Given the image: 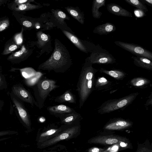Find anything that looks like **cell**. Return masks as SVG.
Returning a JSON list of instances; mask_svg holds the SVG:
<instances>
[{
    "mask_svg": "<svg viewBox=\"0 0 152 152\" xmlns=\"http://www.w3.org/2000/svg\"><path fill=\"white\" fill-rule=\"evenodd\" d=\"M88 57L80 71L76 90L79 97V107L81 109L92 91H94L95 74L98 70L92 66Z\"/></svg>",
    "mask_w": 152,
    "mask_h": 152,
    "instance_id": "1",
    "label": "cell"
},
{
    "mask_svg": "<svg viewBox=\"0 0 152 152\" xmlns=\"http://www.w3.org/2000/svg\"><path fill=\"white\" fill-rule=\"evenodd\" d=\"M72 61L65 48L60 43L55 42L53 53L48 59L38 67L43 70L54 71L56 73H64L71 66Z\"/></svg>",
    "mask_w": 152,
    "mask_h": 152,
    "instance_id": "2",
    "label": "cell"
},
{
    "mask_svg": "<svg viewBox=\"0 0 152 152\" xmlns=\"http://www.w3.org/2000/svg\"><path fill=\"white\" fill-rule=\"evenodd\" d=\"M56 82L54 80L42 77L34 86V95L39 109L43 107L45 100L50 93L59 87V86L56 85Z\"/></svg>",
    "mask_w": 152,
    "mask_h": 152,
    "instance_id": "3",
    "label": "cell"
},
{
    "mask_svg": "<svg viewBox=\"0 0 152 152\" xmlns=\"http://www.w3.org/2000/svg\"><path fill=\"white\" fill-rule=\"evenodd\" d=\"M139 94L138 92L134 93L120 98L106 101L99 108L97 112L100 114H104L123 109L131 104Z\"/></svg>",
    "mask_w": 152,
    "mask_h": 152,
    "instance_id": "4",
    "label": "cell"
},
{
    "mask_svg": "<svg viewBox=\"0 0 152 152\" xmlns=\"http://www.w3.org/2000/svg\"><path fill=\"white\" fill-rule=\"evenodd\" d=\"M64 130L53 138L37 143L38 148L42 149L53 145L64 140H68L77 136L80 129V121L71 124L65 125Z\"/></svg>",
    "mask_w": 152,
    "mask_h": 152,
    "instance_id": "5",
    "label": "cell"
},
{
    "mask_svg": "<svg viewBox=\"0 0 152 152\" xmlns=\"http://www.w3.org/2000/svg\"><path fill=\"white\" fill-rule=\"evenodd\" d=\"M88 57L93 64H108L116 62V59L113 55L99 45L95 46Z\"/></svg>",
    "mask_w": 152,
    "mask_h": 152,
    "instance_id": "6",
    "label": "cell"
},
{
    "mask_svg": "<svg viewBox=\"0 0 152 152\" xmlns=\"http://www.w3.org/2000/svg\"><path fill=\"white\" fill-rule=\"evenodd\" d=\"M117 45L135 55L143 57L152 60V53L143 47L132 43L116 41L114 42Z\"/></svg>",
    "mask_w": 152,
    "mask_h": 152,
    "instance_id": "7",
    "label": "cell"
},
{
    "mask_svg": "<svg viewBox=\"0 0 152 152\" xmlns=\"http://www.w3.org/2000/svg\"><path fill=\"white\" fill-rule=\"evenodd\" d=\"M10 95L11 99L16 107L22 122L26 128H30L31 122L30 116L28 110L19 99L11 93H10Z\"/></svg>",
    "mask_w": 152,
    "mask_h": 152,
    "instance_id": "8",
    "label": "cell"
},
{
    "mask_svg": "<svg viewBox=\"0 0 152 152\" xmlns=\"http://www.w3.org/2000/svg\"><path fill=\"white\" fill-rule=\"evenodd\" d=\"M11 90V93L21 101L29 103L33 106L35 105L38 107V104L33 96L22 84L14 85L12 87Z\"/></svg>",
    "mask_w": 152,
    "mask_h": 152,
    "instance_id": "9",
    "label": "cell"
},
{
    "mask_svg": "<svg viewBox=\"0 0 152 152\" xmlns=\"http://www.w3.org/2000/svg\"><path fill=\"white\" fill-rule=\"evenodd\" d=\"M65 125H62L60 127L54 125H51L47 128L46 131L41 133L38 135L37 143H40L50 140L58 135L64 129Z\"/></svg>",
    "mask_w": 152,
    "mask_h": 152,
    "instance_id": "10",
    "label": "cell"
},
{
    "mask_svg": "<svg viewBox=\"0 0 152 152\" xmlns=\"http://www.w3.org/2000/svg\"><path fill=\"white\" fill-rule=\"evenodd\" d=\"M118 83L109 80L103 76L96 78L94 91H105L110 90Z\"/></svg>",
    "mask_w": 152,
    "mask_h": 152,
    "instance_id": "11",
    "label": "cell"
},
{
    "mask_svg": "<svg viewBox=\"0 0 152 152\" xmlns=\"http://www.w3.org/2000/svg\"><path fill=\"white\" fill-rule=\"evenodd\" d=\"M47 110L50 114L57 117L63 114L76 112L73 108L64 104L50 106Z\"/></svg>",
    "mask_w": 152,
    "mask_h": 152,
    "instance_id": "12",
    "label": "cell"
},
{
    "mask_svg": "<svg viewBox=\"0 0 152 152\" xmlns=\"http://www.w3.org/2000/svg\"><path fill=\"white\" fill-rule=\"evenodd\" d=\"M107 8L109 12L116 15L129 17L132 16V14L129 11L115 3L108 4Z\"/></svg>",
    "mask_w": 152,
    "mask_h": 152,
    "instance_id": "13",
    "label": "cell"
},
{
    "mask_svg": "<svg viewBox=\"0 0 152 152\" xmlns=\"http://www.w3.org/2000/svg\"><path fill=\"white\" fill-rule=\"evenodd\" d=\"M58 118H60L61 123L65 125L71 124L80 122L82 118L80 114L76 111L62 115Z\"/></svg>",
    "mask_w": 152,
    "mask_h": 152,
    "instance_id": "14",
    "label": "cell"
},
{
    "mask_svg": "<svg viewBox=\"0 0 152 152\" xmlns=\"http://www.w3.org/2000/svg\"><path fill=\"white\" fill-rule=\"evenodd\" d=\"M132 123L122 118H117L112 121L105 127L108 130H118L125 128L131 126Z\"/></svg>",
    "mask_w": 152,
    "mask_h": 152,
    "instance_id": "15",
    "label": "cell"
},
{
    "mask_svg": "<svg viewBox=\"0 0 152 152\" xmlns=\"http://www.w3.org/2000/svg\"><path fill=\"white\" fill-rule=\"evenodd\" d=\"M116 29L115 25L111 23L107 22L96 26L93 32L100 35H107L114 32Z\"/></svg>",
    "mask_w": 152,
    "mask_h": 152,
    "instance_id": "16",
    "label": "cell"
},
{
    "mask_svg": "<svg viewBox=\"0 0 152 152\" xmlns=\"http://www.w3.org/2000/svg\"><path fill=\"white\" fill-rule=\"evenodd\" d=\"M71 91V89L67 90L62 94L56 97L54 99V101L59 103L66 102L75 104L76 96Z\"/></svg>",
    "mask_w": 152,
    "mask_h": 152,
    "instance_id": "17",
    "label": "cell"
},
{
    "mask_svg": "<svg viewBox=\"0 0 152 152\" xmlns=\"http://www.w3.org/2000/svg\"><path fill=\"white\" fill-rule=\"evenodd\" d=\"M131 58L133 59L134 65L148 70H152V61L148 58L141 56H132Z\"/></svg>",
    "mask_w": 152,
    "mask_h": 152,
    "instance_id": "18",
    "label": "cell"
},
{
    "mask_svg": "<svg viewBox=\"0 0 152 152\" xmlns=\"http://www.w3.org/2000/svg\"><path fill=\"white\" fill-rule=\"evenodd\" d=\"M151 83V81L142 77H135L132 79L129 82L132 86L137 88H144L148 87Z\"/></svg>",
    "mask_w": 152,
    "mask_h": 152,
    "instance_id": "19",
    "label": "cell"
},
{
    "mask_svg": "<svg viewBox=\"0 0 152 152\" xmlns=\"http://www.w3.org/2000/svg\"><path fill=\"white\" fill-rule=\"evenodd\" d=\"M99 72L109 75L118 80H123L127 75L123 71L119 69L108 70L101 68L99 70Z\"/></svg>",
    "mask_w": 152,
    "mask_h": 152,
    "instance_id": "20",
    "label": "cell"
},
{
    "mask_svg": "<svg viewBox=\"0 0 152 152\" xmlns=\"http://www.w3.org/2000/svg\"><path fill=\"white\" fill-rule=\"evenodd\" d=\"M63 32L69 40L79 49L84 52L87 53V50L86 47L77 37L66 31L63 30Z\"/></svg>",
    "mask_w": 152,
    "mask_h": 152,
    "instance_id": "21",
    "label": "cell"
},
{
    "mask_svg": "<svg viewBox=\"0 0 152 152\" xmlns=\"http://www.w3.org/2000/svg\"><path fill=\"white\" fill-rule=\"evenodd\" d=\"M105 0H94L92 7V13L93 17L95 18L99 19L102 15L99 9L105 5Z\"/></svg>",
    "mask_w": 152,
    "mask_h": 152,
    "instance_id": "22",
    "label": "cell"
},
{
    "mask_svg": "<svg viewBox=\"0 0 152 152\" xmlns=\"http://www.w3.org/2000/svg\"><path fill=\"white\" fill-rule=\"evenodd\" d=\"M68 13L74 18L76 19L82 24L84 23L83 15L77 10L71 7H67L66 8Z\"/></svg>",
    "mask_w": 152,
    "mask_h": 152,
    "instance_id": "23",
    "label": "cell"
},
{
    "mask_svg": "<svg viewBox=\"0 0 152 152\" xmlns=\"http://www.w3.org/2000/svg\"><path fill=\"white\" fill-rule=\"evenodd\" d=\"M126 2L130 5L136 7L143 12L148 11L146 6L140 0H124Z\"/></svg>",
    "mask_w": 152,
    "mask_h": 152,
    "instance_id": "24",
    "label": "cell"
},
{
    "mask_svg": "<svg viewBox=\"0 0 152 152\" xmlns=\"http://www.w3.org/2000/svg\"><path fill=\"white\" fill-rule=\"evenodd\" d=\"M43 74L39 72H37L36 74L27 80L26 83L30 86H34L42 77Z\"/></svg>",
    "mask_w": 152,
    "mask_h": 152,
    "instance_id": "25",
    "label": "cell"
},
{
    "mask_svg": "<svg viewBox=\"0 0 152 152\" xmlns=\"http://www.w3.org/2000/svg\"><path fill=\"white\" fill-rule=\"evenodd\" d=\"M53 12L56 20L60 23H63L64 20L67 19L66 14L61 11L54 10Z\"/></svg>",
    "mask_w": 152,
    "mask_h": 152,
    "instance_id": "26",
    "label": "cell"
},
{
    "mask_svg": "<svg viewBox=\"0 0 152 152\" xmlns=\"http://www.w3.org/2000/svg\"><path fill=\"white\" fill-rule=\"evenodd\" d=\"M38 44L40 46H44L48 41V37L47 35L40 31L37 34Z\"/></svg>",
    "mask_w": 152,
    "mask_h": 152,
    "instance_id": "27",
    "label": "cell"
},
{
    "mask_svg": "<svg viewBox=\"0 0 152 152\" xmlns=\"http://www.w3.org/2000/svg\"><path fill=\"white\" fill-rule=\"evenodd\" d=\"M7 85L4 76L0 73V90L6 89Z\"/></svg>",
    "mask_w": 152,
    "mask_h": 152,
    "instance_id": "28",
    "label": "cell"
},
{
    "mask_svg": "<svg viewBox=\"0 0 152 152\" xmlns=\"http://www.w3.org/2000/svg\"><path fill=\"white\" fill-rule=\"evenodd\" d=\"M40 7L38 5H36L32 4H28L27 5L25 4H21L20 5L19 7V9L20 10H26L28 8L30 9H33L38 8Z\"/></svg>",
    "mask_w": 152,
    "mask_h": 152,
    "instance_id": "29",
    "label": "cell"
},
{
    "mask_svg": "<svg viewBox=\"0 0 152 152\" xmlns=\"http://www.w3.org/2000/svg\"><path fill=\"white\" fill-rule=\"evenodd\" d=\"M119 141L116 138H108L105 140V142L106 144L111 145L118 142Z\"/></svg>",
    "mask_w": 152,
    "mask_h": 152,
    "instance_id": "30",
    "label": "cell"
},
{
    "mask_svg": "<svg viewBox=\"0 0 152 152\" xmlns=\"http://www.w3.org/2000/svg\"><path fill=\"white\" fill-rule=\"evenodd\" d=\"M140 1L144 4L145 3L148 6L152 7V0H141Z\"/></svg>",
    "mask_w": 152,
    "mask_h": 152,
    "instance_id": "31",
    "label": "cell"
},
{
    "mask_svg": "<svg viewBox=\"0 0 152 152\" xmlns=\"http://www.w3.org/2000/svg\"><path fill=\"white\" fill-rule=\"evenodd\" d=\"M23 25L27 27H31L32 25V23L28 21H24L23 23Z\"/></svg>",
    "mask_w": 152,
    "mask_h": 152,
    "instance_id": "32",
    "label": "cell"
},
{
    "mask_svg": "<svg viewBox=\"0 0 152 152\" xmlns=\"http://www.w3.org/2000/svg\"><path fill=\"white\" fill-rule=\"evenodd\" d=\"M100 151V149L97 148H94L89 149V152H99Z\"/></svg>",
    "mask_w": 152,
    "mask_h": 152,
    "instance_id": "33",
    "label": "cell"
},
{
    "mask_svg": "<svg viewBox=\"0 0 152 152\" xmlns=\"http://www.w3.org/2000/svg\"><path fill=\"white\" fill-rule=\"evenodd\" d=\"M7 24L5 23H3L0 25V31H1L5 29L7 26Z\"/></svg>",
    "mask_w": 152,
    "mask_h": 152,
    "instance_id": "34",
    "label": "cell"
},
{
    "mask_svg": "<svg viewBox=\"0 0 152 152\" xmlns=\"http://www.w3.org/2000/svg\"><path fill=\"white\" fill-rule=\"evenodd\" d=\"M17 47L16 45H11L10 46L9 50L10 51H12L15 50L17 48Z\"/></svg>",
    "mask_w": 152,
    "mask_h": 152,
    "instance_id": "35",
    "label": "cell"
},
{
    "mask_svg": "<svg viewBox=\"0 0 152 152\" xmlns=\"http://www.w3.org/2000/svg\"><path fill=\"white\" fill-rule=\"evenodd\" d=\"M23 53V52L22 51L20 50L18 52L15 53L14 56L15 57H18L21 56L22 55Z\"/></svg>",
    "mask_w": 152,
    "mask_h": 152,
    "instance_id": "36",
    "label": "cell"
},
{
    "mask_svg": "<svg viewBox=\"0 0 152 152\" xmlns=\"http://www.w3.org/2000/svg\"><path fill=\"white\" fill-rule=\"evenodd\" d=\"M4 104L3 101L0 99V111L2 110Z\"/></svg>",
    "mask_w": 152,
    "mask_h": 152,
    "instance_id": "37",
    "label": "cell"
},
{
    "mask_svg": "<svg viewBox=\"0 0 152 152\" xmlns=\"http://www.w3.org/2000/svg\"><path fill=\"white\" fill-rule=\"evenodd\" d=\"M22 41V39L21 38H19L17 40V43L18 44L21 43Z\"/></svg>",
    "mask_w": 152,
    "mask_h": 152,
    "instance_id": "38",
    "label": "cell"
},
{
    "mask_svg": "<svg viewBox=\"0 0 152 152\" xmlns=\"http://www.w3.org/2000/svg\"><path fill=\"white\" fill-rule=\"evenodd\" d=\"M27 1V0H19L18 1V3L20 4H22L25 3Z\"/></svg>",
    "mask_w": 152,
    "mask_h": 152,
    "instance_id": "39",
    "label": "cell"
},
{
    "mask_svg": "<svg viewBox=\"0 0 152 152\" xmlns=\"http://www.w3.org/2000/svg\"><path fill=\"white\" fill-rule=\"evenodd\" d=\"M103 152H110L107 150H106Z\"/></svg>",
    "mask_w": 152,
    "mask_h": 152,
    "instance_id": "40",
    "label": "cell"
},
{
    "mask_svg": "<svg viewBox=\"0 0 152 152\" xmlns=\"http://www.w3.org/2000/svg\"><path fill=\"white\" fill-rule=\"evenodd\" d=\"M39 27H40V26H37V28H39Z\"/></svg>",
    "mask_w": 152,
    "mask_h": 152,
    "instance_id": "41",
    "label": "cell"
},
{
    "mask_svg": "<svg viewBox=\"0 0 152 152\" xmlns=\"http://www.w3.org/2000/svg\"><path fill=\"white\" fill-rule=\"evenodd\" d=\"M45 152H55L54 151H46Z\"/></svg>",
    "mask_w": 152,
    "mask_h": 152,
    "instance_id": "42",
    "label": "cell"
}]
</instances>
